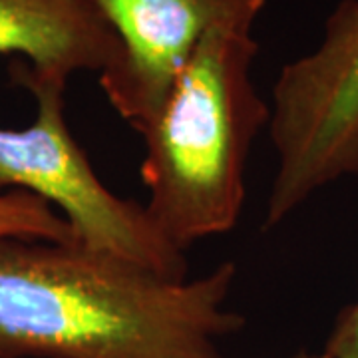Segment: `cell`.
Listing matches in <instances>:
<instances>
[{
  "label": "cell",
  "instance_id": "7",
  "mask_svg": "<svg viewBox=\"0 0 358 358\" xmlns=\"http://www.w3.org/2000/svg\"><path fill=\"white\" fill-rule=\"evenodd\" d=\"M0 237L76 243L70 223L48 201L24 192L0 193Z\"/></svg>",
  "mask_w": 358,
  "mask_h": 358
},
{
  "label": "cell",
  "instance_id": "8",
  "mask_svg": "<svg viewBox=\"0 0 358 358\" xmlns=\"http://www.w3.org/2000/svg\"><path fill=\"white\" fill-rule=\"evenodd\" d=\"M322 352L329 358H358V301L341 310Z\"/></svg>",
  "mask_w": 358,
  "mask_h": 358
},
{
  "label": "cell",
  "instance_id": "6",
  "mask_svg": "<svg viewBox=\"0 0 358 358\" xmlns=\"http://www.w3.org/2000/svg\"><path fill=\"white\" fill-rule=\"evenodd\" d=\"M117 50L114 32L88 0H0V56H22L38 74H102Z\"/></svg>",
  "mask_w": 358,
  "mask_h": 358
},
{
  "label": "cell",
  "instance_id": "1",
  "mask_svg": "<svg viewBox=\"0 0 358 358\" xmlns=\"http://www.w3.org/2000/svg\"><path fill=\"white\" fill-rule=\"evenodd\" d=\"M237 267L169 279L78 243L0 237V358H227Z\"/></svg>",
  "mask_w": 358,
  "mask_h": 358
},
{
  "label": "cell",
  "instance_id": "9",
  "mask_svg": "<svg viewBox=\"0 0 358 358\" xmlns=\"http://www.w3.org/2000/svg\"><path fill=\"white\" fill-rule=\"evenodd\" d=\"M293 358H329L324 352H310V350H299Z\"/></svg>",
  "mask_w": 358,
  "mask_h": 358
},
{
  "label": "cell",
  "instance_id": "5",
  "mask_svg": "<svg viewBox=\"0 0 358 358\" xmlns=\"http://www.w3.org/2000/svg\"><path fill=\"white\" fill-rule=\"evenodd\" d=\"M120 50L100 74L110 106L138 134L166 106L197 48L217 30L253 32L267 0H88Z\"/></svg>",
  "mask_w": 358,
  "mask_h": 358
},
{
  "label": "cell",
  "instance_id": "2",
  "mask_svg": "<svg viewBox=\"0 0 358 358\" xmlns=\"http://www.w3.org/2000/svg\"><path fill=\"white\" fill-rule=\"evenodd\" d=\"M257 54L251 32L209 34L140 134L145 211L183 253L235 229L243 213L247 159L271 120L253 80Z\"/></svg>",
  "mask_w": 358,
  "mask_h": 358
},
{
  "label": "cell",
  "instance_id": "4",
  "mask_svg": "<svg viewBox=\"0 0 358 358\" xmlns=\"http://www.w3.org/2000/svg\"><path fill=\"white\" fill-rule=\"evenodd\" d=\"M268 136L277 171L265 229L281 225L322 187L358 176V0H341L319 46L281 68Z\"/></svg>",
  "mask_w": 358,
  "mask_h": 358
},
{
  "label": "cell",
  "instance_id": "3",
  "mask_svg": "<svg viewBox=\"0 0 358 358\" xmlns=\"http://www.w3.org/2000/svg\"><path fill=\"white\" fill-rule=\"evenodd\" d=\"M14 84L34 96L26 128L0 126V193L24 192L62 211L74 241L169 279L189 277L185 253L167 241L145 205L117 197L94 171L66 122L68 80L38 74L24 62L10 68Z\"/></svg>",
  "mask_w": 358,
  "mask_h": 358
}]
</instances>
